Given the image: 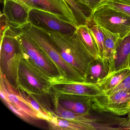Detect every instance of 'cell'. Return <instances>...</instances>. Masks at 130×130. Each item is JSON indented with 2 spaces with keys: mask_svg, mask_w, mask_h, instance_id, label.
<instances>
[{
  "mask_svg": "<svg viewBox=\"0 0 130 130\" xmlns=\"http://www.w3.org/2000/svg\"><path fill=\"white\" fill-rule=\"evenodd\" d=\"M54 96L57 98L62 107L75 113L87 114L91 110L94 111L93 97L71 94H60Z\"/></svg>",
  "mask_w": 130,
  "mask_h": 130,
  "instance_id": "cell-11",
  "label": "cell"
},
{
  "mask_svg": "<svg viewBox=\"0 0 130 130\" xmlns=\"http://www.w3.org/2000/svg\"><path fill=\"white\" fill-rule=\"evenodd\" d=\"M121 91H130V74L115 87L105 92L104 95H108Z\"/></svg>",
  "mask_w": 130,
  "mask_h": 130,
  "instance_id": "cell-23",
  "label": "cell"
},
{
  "mask_svg": "<svg viewBox=\"0 0 130 130\" xmlns=\"http://www.w3.org/2000/svg\"><path fill=\"white\" fill-rule=\"evenodd\" d=\"M76 32L90 53L95 58H100L97 44L89 27L87 25L78 26Z\"/></svg>",
  "mask_w": 130,
  "mask_h": 130,
  "instance_id": "cell-15",
  "label": "cell"
},
{
  "mask_svg": "<svg viewBox=\"0 0 130 130\" xmlns=\"http://www.w3.org/2000/svg\"><path fill=\"white\" fill-rule=\"evenodd\" d=\"M38 28L48 35L63 59L85 79L90 62L95 58L86 48L76 31L68 35Z\"/></svg>",
  "mask_w": 130,
  "mask_h": 130,
  "instance_id": "cell-2",
  "label": "cell"
},
{
  "mask_svg": "<svg viewBox=\"0 0 130 130\" xmlns=\"http://www.w3.org/2000/svg\"><path fill=\"white\" fill-rule=\"evenodd\" d=\"M122 1H124V2L128 3L130 4V0H122Z\"/></svg>",
  "mask_w": 130,
  "mask_h": 130,
  "instance_id": "cell-28",
  "label": "cell"
},
{
  "mask_svg": "<svg viewBox=\"0 0 130 130\" xmlns=\"http://www.w3.org/2000/svg\"><path fill=\"white\" fill-rule=\"evenodd\" d=\"M29 13L32 9L51 13L59 18L77 26L75 16L71 8L64 0H15Z\"/></svg>",
  "mask_w": 130,
  "mask_h": 130,
  "instance_id": "cell-9",
  "label": "cell"
},
{
  "mask_svg": "<svg viewBox=\"0 0 130 130\" xmlns=\"http://www.w3.org/2000/svg\"><path fill=\"white\" fill-rule=\"evenodd\" d=\"M87 26L89 28L90 31L95 40L100 58H104L105 36L102 29L100 27L95 24L90 26Z\"/></svg>",
  "mask_w": 130,
  "mask_h": 130,
  "instance_id": "cell-21",
  "label": "cell"
},
{
  "mask_svg": "<svg viewBox=\"0 0 130 130\" xmlns=\"http://www.w3.org/2000/svg\"><path fill=\"white\" fill-rule=\"evenodd\" d=\"M13 29L23 57L48 77L52 84L67 83L57 65L26 36Z\"/></svg>",
  "mask_w": 130,
  "mask_h": 130,
  "instance_id": "cell-3",
  "label": "cell"
},
{
  "mask_svg": "<svg viewBox=\"0 0 130 130\" xmlns=\"http://www.w3.org/2000/svg\"><path fill=\"white\" fill-rule=\"evenodd\" d=\"M128 117L127 121L125 126V129H130V111L127 114Z\"/></svg>",
  "mask_w": 130,
  "mask_h": 130,
  "instance_id": "cell-26",
  "label": "cell"
},
{
  "mask_svg": "<svg viewBox=\"0 0 130 130\" xmlns=\"http://www.w3.org/2000/svg\"><path fill=\"white\" fill-rule=\"evenodd\" d=\"M75 1L86 6L93 10L100 5L105 0H74Z\"/></svg>",
  "mask_w": 130,
  "mask_h": 130,
  "instance_id": "cell-25",
  "label": "cell"
},
{
  "mask_svg": "<svg viewBox=\"0 0 130 130\" xmlns=\"http://www.w3.org/2000/svg\"><path fill=\"white\" fill-rule=\"evenodd\" d=\"M50 129L52 130H83L82 127L71 121L54 116L47 121Z\"/></svg>",
  "mask_w": 130,
  "mask_h": 130,
  "instance_id": "cell-20",
  "label": "cell"
},
{
  "mask_svg": "<svg viewBox=\"0 0 130 130\" xmlns=\"http://www.w3.org/2000/svg\"><path fill=\"white\" fill-rule=\"evenodd\" d=\"M4 13L11 26H18L28 21V12L22 5L15 1H9L4 3Z\"/></svg>",
  "mask_w": 130,
  "mask_h": 130,
  "instance_id": "cell-14",
  "label": "cell"
},
{
  "mask_svg": "<svg viewBox=\"0 0 130 130\" xmlns=\"http://www.w3.org/2000/svg\"><path fill=\"white\" fill-rule=\"evenodd\" d=\"M49 93L53 96L71 94L92 97L104 95L95 84L87 83L55 84L52 86Z\"/></svg>",
  "mask_w": 130,
  "mask_h": 130,
  "instance_id": "cell-10",
  "label": "cell"
},
{
  "mask_svg": "<svg viewBox=\"0 0 130 130\" xmlns=\"http://www.w3.org/2000/svg\"><path fill=\"white\" fill-rule=\"evenodd\" d=\"M4 2V3H5V2H6V1H15V0H3Z\"/></svg>",
  "mask_w": 130,
  "mask_h": 130,
  "instance_id": "cell-29",
  "label": "cell"
},
{
  "mask_svg": "<svg viewBox=\"0 0 130 130\" xmlns=\"http://www.w3.org/2000/svg\"><path fill=\"white\" fill-rule=\"evenodd\" d=\"M110 64L106 58H95L89 65L84 80L85 83L95 84L106 77L110 73Z\"/></svg>",
  "mask_w": 130,
  "mask_h": 130,
  "instance_id": "cell-13",
  "label": "cell"
},
{
  "mask_svg": "<svg viewBox=\"0 0 130 130\" xmlns=\"http://www.w3.org/2000/svg\"><path fill=\"white\" fill-rule=\"evenodd\" d=\"M3 102L5 103V105L7 106V107L13 112V113H15L16 115L19 116L20 118H22V119L25 121H30L31 119H33L28 114H26L24 112L20 111L17 109V108L15 107V106L12 105L11 103L9 102L7 100H4Z\"/></svg>",
  "mask_w": 130,
  "mask_h": 130,
  "instance_id": "cell-24",
  "label": "cell"
},
{
  "mask_svg": "<svg viewBox=\"0 0 130 130\" xmlns=\"http://www.w3.org/2000/svg\"><path fill=\"white\" fill-rule=\"evenodd\" d=\"M127 68L130 70V54L127 61Z\"/></svg>",
  "mask_w": 130,
  "mask_h": 130,
  "instance_id": "cell-27",
  "label": "cell"
},
{
  "mask_svg": "<svg viewBox=\"0 0 130 130\" xmlns=\"http://www.w3.org/2000/svg\"><path fill=\"white\" fill-rule=\"evenodd\" d=\"M96 112H106L117 116L127 114L130 111V91H121L93 97Z\"/></svg>",
  "mask_w": 130,
  "mask_h": 130,
  "instance_id": "cell-8",
  "label": "cell"
},
{
  "mask_svg": "<svg viewBox=\"0 0 130 130\" xmlns=\"http://www.w3.org/2000/svg\"><path fill=\"white\" fill-rule=\"evenodd\" d=\"M130 54V33L124 38H119L114 58L110 64V73L128 68Z\"/></svg>",
  "mask_w": 130,
  "mask_h": 130,
  "instance_id": "cell-12",
  "label": "cell"
},
{
  "mask_svg": "<svg viewBox=\"0 0 130 130\" xmlns=\"http://www.w3.org/2000/svg\"><path fill=\"white\" fill-rule=\"evenodd\" d=\"M90 22L120 38L130 33V17L104 4L93 10Z\"/></svg>",
  "mask_w": 130,
  "mask_h": 130,
  "instance_id": "cell-6",
  "label": "cell"
},
{
  "mask_svg": "<svg viewBox=\"0 0 130 130\" xmlns=\"http://www.w3.org/2000/svg\"><path fill=\"white\" fill-rule=\"evenodd\" d=\"M101 4H104L130 17V4L122 0H105Z\"/></svg>",
  "mask_w": 130,
  "mask_h": 130,
  "instance_id": "cell-22",
  "label": "cell"
},
{
  "mask_svg": "<svg viewBox=\"0 0 130 130\" xmlns=\"http://www.w3.org/2000/svg\"><path fill=\"white\" fill-rule=\"evenodd\" d=\"M14 35L15 31L9 29L1 38L0 64L1 73L6 77L12 86L17 88V70L22 55Z\"/></svg>",
  "mask_w": 130,
  "mask_h": 130,
  "instance_id": "cell-4",
  "label": "cell"
},
{
  "mask_svg": "<svg viewBox=\"0 0 130 130\" xmlns=\"http://www.w3.org/2000/svg\"><path fill=\"white\" fill-rule=\"evenodd\" d=\"M70 7L79 25H87L91 20L92 10L74 0H64Z\"/></svg>",
  "mask_w": 130,
  "mask_h": 130,
  "instance_id": "cell-17",
  "label": "cell"
},
{
  "mask_svg": "<svg viewBox=\"0 0 130 130\" xmlns=\"http://www.w3.org/2000/svg\"><path fill=\"white\" fill-rule=\"evenodd\" d=\"M52 85L48 77L22 56L17 70V88L28 94L37 95L49 93Z\"/></svg>",
  "mask_w": 130,
  "mask_h": 130,
  "instance_id": "cell-5",
  "label": "cell"
},
{
  "mask_svg": "<svg viewBox=\"0 0 130 130\" xmlns=\"http://www.w3.org/2000/svg\"><path fill=\"white\" fill-rule=\"evenodd\" d=\"M28 21L46 31L57 32L68 35H73L76 29V26L71 23L42 10H31L29 13Z\"/></svg>",
  "mask_w": 130,
  "mask_h": 130,
  "instance_id": "cell-7",
  "label": "cell"
},
{
  "mask_svg": "<svg viewBox=\"0 0 130 130\" xmlns=\"http://www.w3.org/2000/svg\"><path fill=\"white\" fill-rule=\"evenodd\" d=\"M130 74V70L125 68L121 70L109 73L104 79L95 84L104 92L108 91L118 85Z\"/></svg>",
  "mask_w": 130,
  "mask_h": 130,
  "instance_id": "cell-16",
  "label": "cell"
},
{
  "mask_svg": "<svg viewBox=\"0 0 130 130\" xmlns=\"http://www.w3.org/2000/svg\"><path fill=\"white\" fill-rule=\"evenodd\" d=\"M12 27L26 36L57 65L67 83H85L84 77L63 59L45 32L29 21L22 25Z\"/></svg>",
  "mask_w": 130,
  "mask_h": 130,
  "instance_id": "cell-1",
  "label": "cell"
},
{
  "mask_svg": "<svg viewBox=\"0 0 130 130\" xmlns=\"http://www.w3.org/2000/svg\"><path fill=\"white\" fill-rule=\"evenodd\" d=\"M12 87L13 92L18 96L20 99L36 112L39 119L45 120L47 121L51 119L48 114L41 107L38 103L28 93L19 88Z\"/></svg>",
  "mask_w": 130,
  "mask_h": 130,
  "instance_id": "cell-18",
  "label": "cell"
},
{
  "mask_svg": "<svg viewBox=\"0 0 130 130\" xmlns=\"http://www.w3.org/2000/svg\"><path fill=\"white\" fill-rule=\"evenodd\" d=\"M101 28L105 36L104 58L108 59L110 64L114 58L117 42L119 36L103 28Z\"/></svg>",
  "mask_w": 130,
  "mask_h": 130,
  "instance_id": "cell-19",
  "label": "cell"
}]
</instances>
